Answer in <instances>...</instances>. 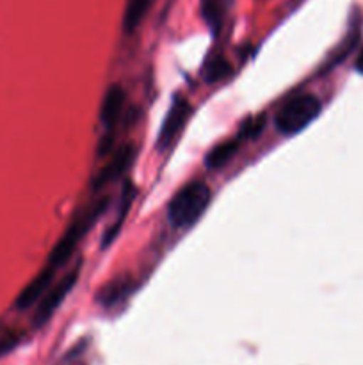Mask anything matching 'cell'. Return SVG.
Returning a JSON list of instances; mask_svg holds the SVG:
<instances>
[{
  "instance_id": "cell-3",
  "label": "cell",
  "mask_w": 363,
  "mask_h": 365,
  "mask_svg": "<svg viewBox=\"0 0 363 365\" xmlns=\"http://www.w3.org/2000/svg\"><path fill=\"white\" fill-rule=\"evenodd\" d=\"M320 100L313 95H301L285 103L276 114V127L283 134L292 135L308 127L320 114Z\"/></svg>"
},
{
  "instance_id": "cell-14",
  "label": "cell",
  "mask_w": 363,
  "mask_h": 365,
  "mask_svg": "<svg viewBox=\"0 0 363 365\" xmlns=\"http://www.w3.org/2000/svg\"><path fill=\"white\" fill-rule=\"evenodd\" d=\"M134 195H135V189L132 187V185H127V191L123 192L125 198H123V205H121V209H120V217H117L116 223L112 225V228H110V230L107 232L105 235H103V246H107V245H109V242H112L114 237H116V235H117V232H120L121 223H123V220H125V217H127L128 207H130L132 200H134Z\"/></svg>"
},
{
  "instance_id": "cell-16",
  "label": "cell",
  "mask_w": 363,
  "mask_h": 365,
  "mask_svg": "<svg viewBox=\"0 0 363 365\" xmlns=\"http://www.w3.org/2000/svg\"><path fill=\"white\" fill-rule=\"evenodd\" d=\"M356 70H358L359 73H363V48H362V52H359L358 59H356Z\"/></svg>"
},
{
  "instance_id": "cell-11",
  "label": "cell",
  "mask_w": 363,
  "mask_h": 365,
  "mask_svg": "<svg viewBox=\"0 0 363 365\" xmlns=\"http://www.w3.org/2000/svg\"><path fill=\"white\" fill-rule=\"evenodd\" d=\"M230 73H231L230 63L221 56H216L212 57V59L206 61L205 68H203V78H205V82H209V84L223 81V78H226Z\"/></svg>"
},
{
  "instance_id": "cell-13",
  "label": "cell",
  "mask_w": 363,
  "mask_h": 365,
  "mask_svg": "<svg viewBox=\"0 0 363 365\" xmlns=\"http://www.w3.org/2000/svg\"><path fill=\"white\" fill-rule=\"evenodd\" d=\"M228 0H205L203 2V16L210 27H219L223 14L226 11Z\"/></svg>"
},
{
  "instance_id": "cell-15",
  "label": "cell",
  "mask_w": 363,
  "mask_h": 365,
  "mask_svg": "<svg viewBox=\"0 0 363 365\" xmlns=\"http://www.w3.org/2000/svg\"><path fill=\"white\" fill-rule=\"evenodd\" d=\"M263 127H265V120H263V116H258L244 125V128H242V135L248 139H253L263 130Z\"/></svg>"
},
{
  "instance_id": "cell-4",
  "label": "cell",
  "mask_w": 363,
  "mask_h": 365,
  "mask_svg": "<svg viewBox=\"0 0 363 365\" xmlns=\"http://www.w3.org/2000/svg\"><path fill=\"white\" fill-rule=\"evenodd\" d=\"M192 114V107L187 100L177 98L171 103L169 110H167V116L164 120L162 128L159 132V148L166 150L177 141L178 134L184 130L185 123L189 121Z\"/></svg>"
},
{
  "instance_id": "cell-7",
  "label": "cell",
  "mask_w": 363,
  "mask_h": 365,
  "mask_svg": "<svg viewBox=\"0 0 363 365\" xmlns=\"http://www.w3.org/2000/svg\"><path fill=\"white\" fill-rule=\"evenodd\" d=\"M125 106V91L121 86H112L107 89L105 96H103L102 107H100V120L107 128H112L116 121L120 120L121 110Z\"/></svg>"
},
{
  "instance_id": "cell-9",
  "label": "cell",
  "mask_w": 363,
  "mask_h": 365,
  "mask_svg": "<svg viewBox=\"0 0 363 365\" xmlns=\"http://www.w3.org/2000/svg\"><path fill=\"white\" fill-rule=\"evenodd\" d=\"M153 0H127L123 13V31L132 34L148 14Z\"/></svg>"
},
{
  "instance_id": "cell-6",
  "label": "cell",
  "mask_w": 363,
  "mask_h": 365,
  "mask_svg": "<svg viewBox=\"0 0 363 365\" xmlns=\"http://www.w3.org/2000/svg\"><path fill=\"white\" fill-rule=\"evenodd\" d=\"M135 159V148L132 145L121 146L116 153L112 155L110 163L96 175L95 182H93V187L102 189L103 185L110 184V182H116L117 178H121L125 175V171L132 166Z\"/></svg>"
},
{
  "instance_id": "cell-8",
  "label": "cell",
  "mask_w": 363,
  "mask_h": 365,
  "mask_svg": "<svg viewBox=\"0 0 363 365\" xmlns=\"http://www.w3.org/2000/svg\"><path fill=\"white\" fill-rule=\"evenodd\" d=\"M132 289H134V284H132L130 278L112 280L100 289L98 294H96V299H98L103 307H112L116 305L117 302H121L123 298H127L132 292Z\"/></svg>"
},
{
  "instance_id": "cell-2",
  "label": "cell",
  "mask_w": 363,
  "mask_h": 365,
  "mask_svg": "<svg viewBox=\"0 0 363 365\" xmlns=\"http://www.w3.org/2000/svg\"><path fill=\"white\" fill-rule=\"evenodd\" d=\"M107 205H109V200H98V202H95L93 205H89L88 209L70 225V228L64 232L60 241L57 242L56 248L52 250V255H50V267L57 269V267H60L68 259H70L71 253L75 252V248H77L78 242H80V239L91 230L93 225H95L96 221L100 220V216L105 212Z\"/></svg>"
},
{
  "instance_id": "cell-5",
  "label": "cell",
  "mask_w": 363,
  "mask_h": 365,
  "mask_svg": "<svg viewBox=\"0 0 363 365\" xmlns=\"http://www.w3.org/2000/svg\"><path fill=\"white\" fill-rule=\"evenodd\" d=\"M78 274H80V266L73 267V271H70V273H68L66 277H64L63 280H60L59 284L48 292V296H46V298L43 299L41 305H39L38 316H36V323L43 324L52 317V314L56 312L57 307L66 299V296L70 294L71 289L75 287V284H77L78 280Z\"/></svg>"
},
{
  "instance_id": "cell-12",
  "label": "cell",
  "mask_w": 363,
  "mask_h": 365,
  "mask_svg": "<svg viewBox=\"0 0 363 365\" xmlns=\"http://www.w3.org/2000/svg\"><path fill=\"white\" fill-rule=\"evenodd\" d=\"M52 274L53 267L48 266V269H46L45 273L27 289V292H23V296H21V307H28L32 302H36V299L43 294V291H45V289L48 287L50 282H52Z\"/></svg>"
},
{
  "instance_id": "cell-10",
  "label": "cell",
  "mask_w": 363,
  "mask_h": 365,
  "mask_svg": "<svg viewBox=\"0 0 363 365\" xmlns=\"http://www.w3.org/2000/svg\"><path fill=\"white\" fill-rule=\"evenodd\" d=\"M238 146H241L238 138L230 139V141H224L221 143V145H217L216 148L210 150L209 155H206L205 159L206 168H209V170H219V168H223L224 164H228L231 159H233Z\"/></svg>"
},
{
  "instance_id": "cell-1",
  "label": "cell",
  "mask_w": 363,
  "mask_h": 365,
  "mask_svg": "<svg viewBox=\"0 0 363 365\" xmlns=\"http://www.w3.org/2000/svg\"><path fill=\"white\" fill-rule=\"evenodd\" d=\"M212 200L209 185L205 182H189L180 189L167 207V216L174 228H189L203 216Z\"/></svg>"
}]
</instances>
